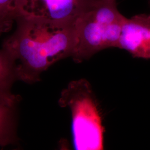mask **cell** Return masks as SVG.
<instances>
[{
  "instance_id": "1",
  "label": "cell",
  "mask_w": 150,
  "mask_h": 150,
  "mask_svg": "<svg viewBox=\"0 0 150 150\" xmlns=\"http://www.w3.org/2000/svg\"><path fill=\"white\" fill-rule=\"evenodd\" d=\"M16 30L4 41L15 61L18 80L39 81L41 74L59 60L72 57L75 50L74 23H63L19 16Z\"/></svg>"
},
{
  "instance_id": "2",
  "label": "cell",
  "mask_w": 150,
  "mask_h": 150,
  "mask_svg": "<svg viewBox=\"0 0 150 150\" xmlns=\"http://www.w3.org/2000/svg\"><path fill=\"white\" fill-rule=\"evenodd\" d=\"M123 16L116 1L97 0L76 20L75 50L72 59L81 63L105 49L118 47Z\"/></svg>"
},
{
  "instance_id": "3",
  "label": "cell",
  "mask_w": 150,
  "mask_h": 150,
  "mask_svg": "<svg viewBox=\"0 0 150 150\" xmlns=\"http://www.w3.org/2000/svg\"><path fill=\"white\" fill-rule=\"evenodd\" d=\"M59 104L71 113L75 150H103L104 127L90 83L85 79L70 82L62 91Z\"/></svg>"
},
{
  "instance_id": "4",
  "label": "cell",
  "mask_w": 150,
  "mask_h": 150,
  "mask_svg": "<svg viewBox=\"0 0 150 150\" xmlns=\"http://www.w3.org/2000/svg\"><path fill=\"white\" fill-rule=\"evenodd\" d=\"M97 0H20L19 15L50 21L74 23Z\"/></svg>"
},
{
  "instance_id": "5",
  "label": "cell",
  "mask_w": 150,
  "mask_h": 150,
  "mask_svg": "<svg viewBox=\"0 0 150 150\" xmlns=\"http://www.w3.org/2000/svg\"><path fill=\"white\" fill-rule=\"evenodd\" d=\"M117 48L134 57L150 59V14H139L123 22Z\"/></svg>"
},
{
  "instance_id": "6",
  "label": "cell",
  "mask_w": 150,
  "mask_h": 150,
  "mask_svg": "<svg viewBox=\"0 0 150 150\" xmlns=\"http://www.w3.org/2000/svg\"><path fill=\"white\" fill-rule=\"evenodd\" d=\"M18 80L15 61L6 49L0 50V100L16 105L18 96L11 93V87Z\"/></svg>"
},
{
  "instance_id": "7",
  "label": "cell",
  "mask_w": 150,
  "mask_h": 150,
  "mask_svg": "<svg viewBox=\"0 0 150 150\" xmlns=\"http://www.w3.org/2000/svg\"><path fill=\"white\" fill-rule=\"evenodd\" d=\"M16 105L0 100V147H5L16 141L15 108Z\"/></svg>"
},
{
  "instance_id": "8",
  "label": "cell",
  "mask_w": 150,
  "mask_h": 150,
  "mask_svg": "<svg viewBox=\"0 0 150 150\" xmlns=\"http://www.w3.org/2000/svg\"><path fill=\"white\" fill-rule=\"evenodd\" d=\"M20 0H0V36L11 30L19 17Z\"/></svg>"
},
{
  "instance_id": "9",
  "label": "cell",
  "mask_w": 150,
  "mask_h": 150,
  "mask_svg": "<svg viewBox=\"0 0 150 150\" xmlns=\"http://www.w3.org/2000/svg\"><path fill=\"white\" fill-rule=\"evenodd\" d=\"M113 1H116V0H113Z\"/></svg>"
}]
</instances>
